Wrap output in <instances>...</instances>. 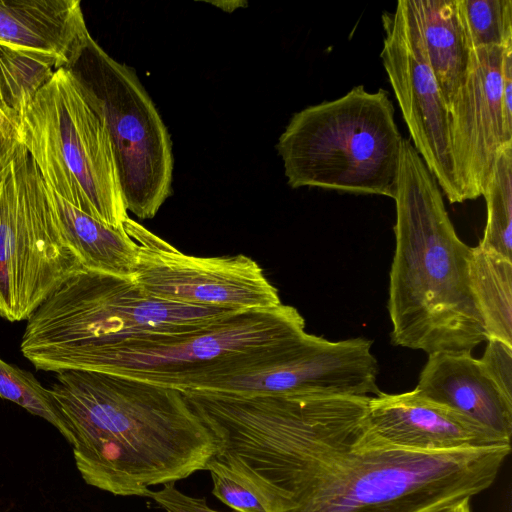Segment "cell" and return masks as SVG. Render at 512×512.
<instances>
[{"label": "cell", "mask_w": 512, "mask_h": 512, "mask_svg": "<svg viewBox=\"0 0 512 512\" xmlns=\"http://www.w3.org/2000/svg\"><path fill=\"white\" fill-rule=\"evenodd\" d=\"M371 396L194 390L215 458L266 512H441L488 489L511 445L421 452L369 444Z\"/></svg>", "instance_id": "obj_1"}, {"label": "cell", "mask_w": 512, "mask_h": 512, "mask_svg": "<svg viewBox=\"0 0 512 512\" xmlns=\"http://www.w3.org/2000/svg\"><path fill=\"white\" fill-rule=\"evenodd\" d=\"M90 486L145 497L205 470L218 444L179 390L89 370L56 372L49 388Z\"/></svg>", "instance_id": "obj_2"}, {"label": "cell", "mask_w": 512, "mask_h": 512, "mask_svg": "<svg viewBox=\"0 0 512 512\" xmlns=\"http://www.w3.org/2000/svg\"><path fill=\"white\" fill-rule=\"evenodd\" d=\"M389 274L391 342L428 355L472 351L487 340L469 276L471 247L457 235L443 193L403 138Z\"/></svg>", "instance_id": "obj_3"}, {"label": "cell", "mask_w": 512, "mask_h": 512, "mask_svg": "<svg viewBox=\"0 0 512 512\" xmlns=\"http://www.w3.org/2000/svg\"><path fill=\"white\" fill-rule=\"evenodd\" d=\"M305 334V321L292 306L234 311L191 331L127 339L78 358L68 370L121 375L181 392L208 390L279 363Z\"/></svg>", "instance_id": "obj_4"}, {"label": "cell", "mask_w": 512, "mask_h": 512, "mask_svg": "<svg viewBox=\"0 0 512 512\" xmlns=\"http://www.w3.org/2000/svg\"><path fill=\"white\" fill-rule=\"evenodd\" d=\"M230 312L158 300L132 277L83 268L32 313L20 350L35 369L58 372L127 339L191 331Z\"/></svg>", "instance_id": "obj_5"}, {"label": "cell", "mask_w": 512, "mask_h": 512, "mask_svg": "<svg viewBox=\"0 0 512 512\" xmlns=\"http://www.w3.org/2000/svg\"><path fill=\"white\" fill-rule=\"evenodd\" d=\"M402 140L389 92L358 85L296 112L276 149L291 188L394 199Z\"/></svg>", "instance_id": "obj_6"}, {"label": "cell", "mask_w": 512, "mask_h": 512, "mask_svg": "<svg viewBox=\"0 0 512 512\" xmlns=\"http://www.w3.org/2000/svg\"><path fill=\"white\" fill-rule=\"evenodd\" d=\"M17 140L47 187L96 220L123 228L129 216L107 128L67 67L29 102Z\"/></svg>", "instance_id": "obj_7"}, {"label": "cell", "mask_w": 512, "mask_h": 512, "mask_svg": "<svg viewBox=\"0 0 512 512\" xmlns=\"http://www.w3.org/2000/svg\"><path fill=\"white\" fill-rule=\"evenodd\" d=\"M66 67L107 128L127 211L153 218L172 194L174 166L172 141L154 102L135 70L92 36Z\"/></svg>", "instance_id": "obj_8"}, {"label": "cell", "mask_w": 512, "mask_h": 512, "mask_svg": "<svg viewBox=\"0 0 512 512\" xmlns=\"http://www.w3.org/2000/svg\"><path fill=\"white\" fill-rule=\"evenodd\" d=\"M81 269L41 173L18 141L0 191V317L28 320Z\"/></svg>", "instance_id": "obj_9"}, {"label": "cell", "mask_w": 512, "mask_h": 512, "mask_svg": "<svg viewBox=\"0 0 512 512\" xmlns=\"http://www.w3.org/2000/svg\"><path fill=\"white\" fill-rule=\"evenodd\" d=\"M123 228L137 246L131 277L153 298L232 311L264 310L282 304L262 268L245 255H186L130 217Z\"/></svg>", "instance_id": "obj_10"}, {"label": "cell", "mask_w": 512, "mask_h": 512, "mask_svg": "<svg viewBox=\"0 0 512 512\" xmlns=\"http://www.w3.org/2000/svg\"><path fill=\"white\" fill-rule=\"evenodd\" d=\"M381 18L385 36L380 57L410 141L449 203H463L450 149L448 110L404 0Z\"/></svg>", "instance_id": "obj_11"}, {"label": "cell", "mask_w": 512, "mask_h": 512, "mask_svg": "<svg viewBox=\"0 0 512 512\" xmlns=\"http://www.w3.org/2000/svg\"><path fill=\"white\" fill-rule=\"evenodd\" d=\"M371 347L365 338L330 341L306 333L279 363L220 380L205 391L376 396L379 367Z\"/></svg>", "instance_id": "obj_12"}, {"label": "cell", "mask_w": 512, "mask_h": 512, "mask_svg": "<svg viewBox=\"0 0 512 512\" xmlns=\"http://www.w3.org/2000/svg\"><path fill=\"white\" fill-rule=\"evenodd\" d=\"M504 46L472 48L466 79L448 108L451 155L464 201L482 196L500 149L509 143L501 104Z\"/></svg>", "instance_id": "obj_13"}, {"label": "cell", "mask_w": 512, "mask_h": 512, "mask_svg": "<svg viewBox=\"0 0 512 512\" xmlns=\"http://www.w3.org/2000/svg\"><path fill=\"white\" fill-rule=\"evenodd\" d=\"M363 435L372 445L421 452L511 445L452 409L420 396L414 389L371 396Z\"/></svg>", "instance_id": "obj_14"}, {"label": "cell", "mask_w": 512, "mask_h": 512, "mask_svg": "<svg viewBox=\"0 0 512 512\" xmlns=\"http://www.w3.org/2000/svg\"><path fill=\"white\" fill-rule=\"evenodd\" d=\"M414 390L511 442L512 398L496 385L471 351L429 354Z\"/></svg>", "instance_id": "obj_15"}, {"label": "cell", "mask_w": 512, "mask_h": 512, "mask_svg": "<svg viewBox=\"0 0 512 512\" xmlns=\"http://www.w3.org/2000/svg\"><path fill=\"white\" fill-rule=\"evenodd\" d=\"M90 33L78 0H0V44L75 60Z\"/></svg>", "instance_id": "obj_16"}, {"label": "cell", "mask_w": 512, "mask_h": 512, "mask_svg": "<svg viewBox=\"0 0 512 512\" xmlns=\"http://www.w3.org/2000/svg\"><path fill=\"white\" fill-rule=\"evenodd\" d=\"M448 110L463 85L471 50L458 0H404Z\"/></svg>", "instance_id": "obj_17"}, {"label": "cell", "mask_w": 512, "mask_h": 512, "mask_svg": "<svg viewBox=\"0 0 512 512\" xmlns=\"http://www.w3.org/2000/svg\"><path fill=\"white\" fill-rule=\"evenodd\" d=\"M47 190L61 231L82 267L131 277L137 261V246L124 228L106 225L80 211L49 187Z\"/></svg>", "instance_id": "obj_18"}, {"label": "cell", "mask_w": 512, "mask_h": 512, "mask_svg": "<svg viewBox=\"0 0 512 512\" xmlns=\"http://www.w3.org/2000/svg\"><path fill=\"white\" fill-rule=\"evenodd\" d=\"M469 276L487 339L512 346V261L471 247Z\"/></svg>", "instance_id": "obj_19"}, {"label": "cell", "mask_w": 512, "mask_h": 512, "mask_svg": "<svg viewBox=\"0 0 512 512\" xmlns=\"http://www.w3.org/2000/svg\"><path fill=\"white\" fill-rule=\"evenodd\" d=\"M60 67L61 63L51 56L0 44V106L16 134L21 114Z\"/></svg>", "instance_id": "obj_20"}, {"label": "cell", "mask_w": 512, "mask_h": 512, "mask_svg": "<svg viewBox=\"0 0 512 512\" xmlns=\"http://www.w3.org/2000/svg\"><path fill=\"white\" fill-rule=\"evenodd\" d=\"M482 196L487 217L478 246L512 261V142L500 149Z\"/></svg>", "instance_id": "obj_21"}, {"label": "cell", "mask_w": 512, "mask_h": 512, "mask_svg": "<svg viewBox=\"0 0 512 512\" xmlns=\"http://www.w3.org/2000/svg\"><path fill=\"white\" fill-rule=\"evenodd\" d=\"M0 397L43 418L71 444L72 439L68 426L60 414L49 388H45L30 372L13 366L1 358Z\"/></svg>", "instance_id": "obj_22"}, {"label": "cell", "mask_w": 512, "mask_h": 512, "mask_svg": "<svg viewBox=\"0 0 512 512\" xmlns=\"http://www.w3.org/2000/svg\"><path fill=\"white\" fill-rule=\"evenodd\" d=\"M458 7L471 48L512 40L511 0H458Z\"/></svg>", "instance_id": "obj_23"}, {"label": "cell", "mask_w": 512, "mask_h": 512, "mask_svg": "<svg viewBox=\"0 0 512 512\" xmlns=\"http://www.w3.org/2000/svg\"><path fill=\"white\" fill-rule=\"evenodd\" d=\"M205 470L212 479V494L234 511L266 512L253 491L227 465L213 457Z\"/></svg>", "instance_id": "obj_24"}, {"label": "cell", "mask_w": 512, "mask_h": 512, "mask_svg": "<svg viewBox=\"0 0 512 512\" xmlns=\"http://www.w3.org/2000/svg\"><path fill=\"white\" fill-rule=\"evenodd\" d=\"M480 360L487 374L496 385L512 398V346L497 339H487Z\"/></svg>", "instance_id": "obj_25"}, {"label": "cell", "mask_w": 512, "mask_h": 512, "mask_svg": "<svg viewBox=\"0 0 512 512\" xmlns=\"http://www.w3.org/2000/svg\"><path fill=\"white\" fill-rule=\"evenodd\" d=\"M145 497L151 498L166 512H220L210 508L206 498L193 497L181 492L175 483L165 484L157 491L149 489Z\"/></svg>", "instance_id": "obj_26"}, {"label": "cell", "mask_w": 512, "mask_h": 512, "mask_svg": "<svg viewBox=\"0 0 512 512\" xmlns=\"http://www.w3.org/2000/svg\"><path fill=\"white\" fill-rule=\"evenodd\" d=\"M501 104L504 133L507 142H512V40L504 46L502 58Z\"/></svg>", "instance_id": "obj_27"}, {"label": "cell", "mask_w": 512, "mask_h": 512, "mask_svg": "<svg viewBox=\"0 0 512 512\" xmlns=\"http://www.w3.org/2000/svg\"><path fill=\"white\" fill-rule=\"evenodd\" d=\"M17 144L18 140L16 138L5 136L0 131V191L14 158Z\"/></svg>", "instance_id": "obj_28"}, {"label": "cell", "mask_w": 512, "mask_h": 512, "mask_svg": "<svg viewBox=\"0 0 512 512\" xmlns=\"http://www.w3.org/2000/svg\"><path fill=\"white\" fill-rule=\"evenodd\" d=\"M0 131L8 137L16 138V128L0 106Z\"/></svg>", "instance_id": "obj_29"}, {"label": "cell", "mask_w": 512, "mask_h": 512, "mask_svg": "<svg viewBox=\"0 0 512 512\" xmlns=\"http://www.w3.org/2000/svg\"><path fill=\"white\" fill-rule=\"evenodd\" d=\"M470 500L471 499H465L441 512H472Z\"/></svg>", "instance_id": "obj_30"}]
</instances>
